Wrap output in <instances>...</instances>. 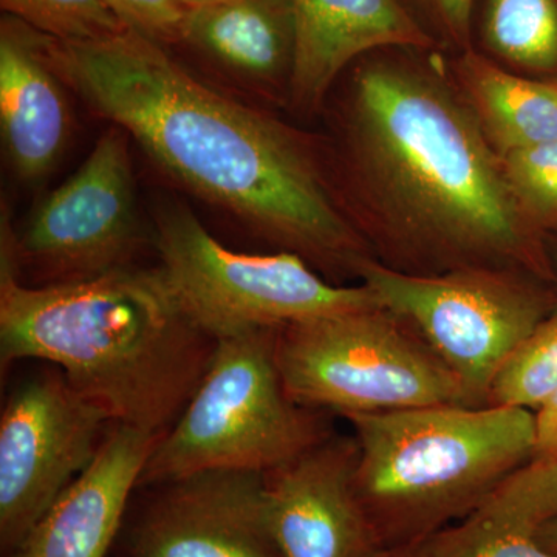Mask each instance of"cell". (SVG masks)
Returning a JSON list of instances; mask_svg holds the SVG:
<instances>
[{"label":"cell","mask_w":557,"mask_h":557,"mask_svg":"<svg viewBox=\"0 0 557 557\" xmlns=\"http://www.w3.org/2000/svg\"><path fill=\"white\" fill-rule=\"evenodd\" d=\"M49 50L64 83L200 199L319 269L357 277L375 258L343 189L293 127L200 83L138 33L51 40Z\"/></svg>","instance_id":"obj_1"},{"label":"cell","mask_w":557,"mask_h":557,"mask_svg":"<svg viewBox=\"0 0 557 557\" xmlns=\"http://www.w3.org/2000/svg\"><path fill=\"white\" fill-rule=\"evenodd\" d=\"M344 146V196L384 265L409 274L493 267L548 276L541 231L442 69L403 54L362 58L348 86Z\"/></svg>","instance_id":"obj_2"},{"label":"cell","mask_w":557,"mask_h":557,"mask_svg":"<svg viewBox=\"0 0 557 557\" xmlns=\"http://www.w3.org/2000/svg\"><path fill=\"white\" fill-rule=\"evenodd\" d=\"M2 222L0 361L58 366L112 423L163 435L188 405L215 339L189 318L160 267L126 265L65 284H21Z\"/></svg>","instance_id":"obj_3"},{"label":"cell","mask_w":557,"mask_h":557,"mask_svg":"<svg viewBox=\"0 0 557 557\" xmlns=\"http://www.w3.org/2000/svg\"><path fill=\"white\" fill-rule=\"evenodd\" d=\"M358 445L355 491L384 555L467 518L536 456V412L442 405L346 417Z\"/></svg>","instance_id":"obj_4"},{"label":"cell","mask_w":557,"mask_h":557,"mask_svg":"<svg viewBox=\"0 0 557 557\" xmlns=\"http://www.w3.org/2000/svg\"><path fill=\"white\" fill-rule=\"evenodd\" d=\"M277 329L215 339L203 379L159 440L139 486L207 471L271 474L330 437L317 410L285 391Z\"/></svg>","instance_id":"obj_5"},{"label":"cell","mask_w":557,"mask_h":557,"mask_svg":"<svg viewBox=\"0 0 557 557\" xmlns=\"http://www.w3.org/2000/svg\"><path fill=\"white\" fill-rule=\"evenodd\" d=\"M276 364L298 405L343 417L469 406L445 362L408 322L381 306L277 329Z\"/></svg>","instance_id":"obj_6"},{"label":"cell","mask_w":557,"mask_h":557,"mask_svg":"<svg viewBox=\"0 0 557 557\" xmlns=\"http://www.w3.org/2000/svg\"><path fill=\"white\" fill-rule=\"evenodd\" d=\"M156 226L160 269L212 339L380 306L366 285L332 284L295 252L226 248L182 205L160 209Z\"/></svg>","instance_id":"obj_7"},{"label":"cell","mask_w":557,"mask_h":557,"mask_svg":"<svg viewBox=\"0 0 557 557\" xmlns=\"http://www.w3.org/2000/svg\"><path fill=\"white\" fill-rule=\"evenodd\" d=\"M534 277L493 267L409 274L375 258L357 273L376 302L408 322L445 362L471 408L486 406L487 388L509 351L556 311Z\"/></svg>","instance_id":"obj_8"},{"label":"cell","mask_w":557,"mask_h":557,"mask_svg":"<svg viewBox=\"0 0 557 557\" xmlns=\"http://www.w3.org/2000/svg\"><path fill=\"white\" fill-rule=\"evenodd\" d=\"M108 413L61 370L11 392L0 418V547L9 555L90 467Z\"/></svg>","instance_id":"obj_9"},{"label":"cell","mask_w":557,"mask_h":557,"mask_svg":"<svg viewBox=\"0 0 557 557\" xmlns=\"http://www.w3.org/2000/svg\"><path fill=\"white\" fill-rule=\"evenodd\" d=\"M137 244L129 138L110 126L83 166L36 209L16 255L46 285L65 284L131 265Z\"/></svg>","instance_id":"obj_10"},{"label":"cell","mask_w":557,"mask_h":557,"mask_svg":"<svg viewBox=\"0 0 557 557\" xmlns=\"http://www.w3.org/2000/svg\"><path fill=\"white\" fill-rule=\"evenodd\" d=\"M124 545V557H284L271 533L267 474L249 471L160 485Z\"/></svg>","instance_id":"obj_11"},{"label":"cell","mask_w":557,"mask_h":557,"mask_svg":"<svg viewBox=\"0 0 557 557\" xmlns=\"http://www.w3.org/2000/svg\"><path fill=\"white\" fill-rule=\"evenodd\" d=\"M358 445L325 438L267 474L271 533L284 557H384L355 491Z\"/></svg>","instance_id":"obj_12"},{"label":"cell","mask_w":557,"mask_h":557,"mask_svg":"<svg viewBox=\"0 0 557 557\" xmlns=\"http://www.w3.org/2000/svg\"><path fill=\"white\" fill-rule=\"evenodd\" d=\"M160 434L113 423L90 467L7 557H108Z\"/></svg>","instance_id":"obj_13"},{"label":"cell","mask_w":557,"mask_h":557,"mask_svg":"<svg viewBox=\"0 0 557 557\" xmlns=\"http://www.w3.org/2000/svg\"><path fill=\"white\" fill-rule=\"evenodd\" d=\"M295 54L288 98L299 112L321 108L341 73L366 54L431 50L434 39L399 0H289Z\"/></svg>","instance_id":"obj_14"},{"label":"cell","mask_w":557,"mask_h":557,"mask_svg":"<svg viewBox=\"0 0 557 557\" xmlns=\"http://www.w3.org/2000/svg\"><path fill=\"white\" fill-rule=\"evenodd\" d=\"M49 42L3 22L0 33V129L22 180L49 174L70 137V109Z\"/></svg>","instance_id":"obj_15"},{"label":"cell","mask_w":557,"mask_h":557,"mask_svg":"<svg viewBox=\"0 0 557 557\" xmlns=\"http://www.w3.org/2000/svg\"><path fill=\"white\" fill-rule=\"evenodd\" d=\"M555 519L557 453L541 454L502 480L467 518L386 557H555L537 544Z\"/></svg>","instance_id":"obj_16"},{"label":"cell","mask_w":557,"mask_h":557,"mask_svg":"<svg viewBox=\"0 0 557 557\" xmlns=\"http://www.w3.org/2000/svg\"><path fill=\"white\" fill-rule=\"evenodd\" d=\"M183 40L245 78L288 89L295 54L289 0H222L188 10Z\"/></svg>","instance_id":"obj_17"},{"label":"cell","mask_w":557,"mask_h":557,"mask_svg":"<svg viewBox=\"0 0 557 557\" xmlns=\"http://www.w3.org/2000/svg\"><path fill=\"white\" fill-rule=\"evenodd\" d=\"M453 78L498 156L557 139V84L509 72L472 49Z\"/></svg>","instance_id":"obj_18"},{"label":"cell","mask_w":557,"mask_h":557,"mask_svg":"<svg viewBox=\"0 0 557 557\" xmlns=\"http://www.w3.org/2000/svg\"><path fill=\"white\" fill-rule=\"evenodd\" d=\"M483 40L498 64L557 69V0H487Z\"/></svg>","instance_id":"obj_19"},{"label":"cell","mask_w":557,"mask_h":557,"mask_svg":"<svg viewBox=\"0 0 557 557\" xmlns=\"http://www.w3.org/2000/svg\"><path fill=\"white\" fill-rule=\"evenodd\" d=\"M557 394V310L509 351L487 388L490 408L537 412Z\"/></svg>","instance_id":"obj_20"},{"label":"cell","mask_w":557,"mask_h":557,"mask_svg":"<svg viewBox=\"0 0 557 557\" xmlns=\"http://www.w3.org/2000/svg\"><path fill=\"white\" fill-rule=\"evenodd\" d=\"M2 9L58 42H94L129 30L108 0H0Z\"/></svg>","instance_id":"obj_21"},{"label":"cell","mask_w":557,"mask_h":557,"mask_svg":"<svg viewBox=\"0 0 557 557\" xmlns=\"http://www.w3.org/2000/svg\"><path fill=\"white\" fill-rule=\"evenodd\" d=\"M520 209L541 233L557 230V139L500 156Z\"/></svg>","instance_id":"obj_22"},{"label":"cell","mask_w":557,"mask_h":557,"mask_svg":"<svg viewBox=\"0 0 557 557\" xmlns=\"http://www.w3.org/2000/svg\"><path fill=\"white\" fill-rule=\"evenodd\" d=\"M131 32L153 42L183 39L186 11L175 0H108Z\"/></svg>","instance_id":"obj_23"},{"label":"cell","mask_w":557,"mask_h":557,"mask_svg":"<svg viewBox=\"0 0 557 557\" xmlns=\"http://www.w3.org/2000/svg\"><path fill=\"white\" fill-rule=\"evenodd\" d=\"M443 35L461 51L471 49V24L475 0H424Z\"/></svg>","instance_id":"obj_24"},{"label":"cell","mask_w":557,"mask_h":557,"mask_svg":"<svg viewBox=\"0 0 557 557\" xmlns=\"http://www.w3.org/2000/svg\"><path fill=\"white\" fill-rule=\"evenodd\" d=\"M557 453V394L536 412V456Z\"/></svg>","instance_id":"obj_25"},{"label":"cell","mask_w":557,"mask_h":557,"mask_svg":"<svg viewBox=\"0 0 557 557\" xmlns=\"http://www.w3.org/2000/svg\"><path fill=\"white\" fill-rule=\"evenodd\" d=\"M539 547L545 549L548 555L557 557V519L552 520L537 536Z\"/></svg>","instance_id":"obj_26"},{"label":"cell","mask_w":557,"mask_h":557,"mask_svg":"<svg viewBox=\"0 0 557 557\" xmlns=\"http://www.w3.org/2000/svg\"><path fill=\"white\" fill-rule=\"evenodd\" d=\"M183 10H196L201 7L212 5V3L222 2V0H175Z\"/></svg>","instance_id":"obj_27"}]
</instances>
